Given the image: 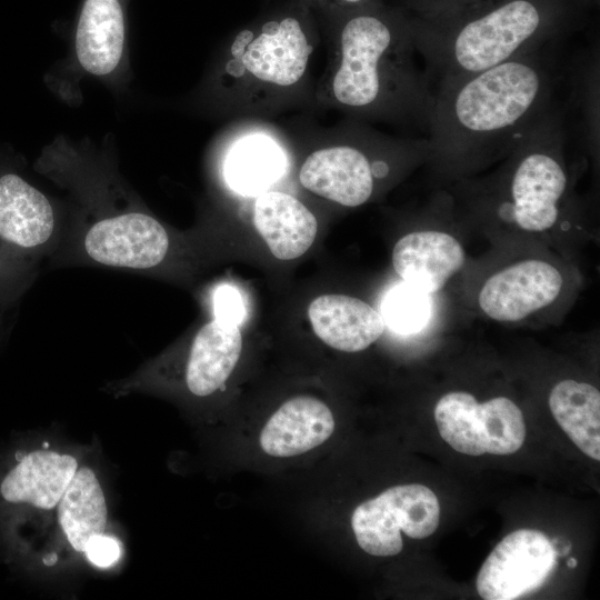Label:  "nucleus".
Here are the masks:
<instances>
[{
  "mask_svg": "<svg viewBox=\"0 0 600 600\" xmlns=\"http://www.w3.org/2000/svg\"><path fill=\"white\" fill-rule=\"evenodd\" d=\"M542 49L438 86L429 153L471 160L512 150L552 110L553 73Z\"/></svg>",
  "mask_w": 600,
  "mask_h": 600,
  "instance_id": "nucleus-1",
  "label": "nucleus"
},
{
  "mask_svg": "<svg viewBox=\"0 0 600 600\" xmlns=\"http://www.w3.org/2000/svg\"><path fill=\"white\" fill-rule=\"evenodd\" d=\"M597 0H486L439 16L409 13L437 87L544 48L577 29Z\"/></svg>",
  "mask_w": 600,
  "mask_h": 600,
  "instance_id": "nucleus-2",
  "label": "nucleus"
},
{
  "mask_svg": "<svg viewBox=\"0 0 600 600\" xmlns=\"http://www.w3.org/2000/svg\"><path fill=\"white\" fill-rule=\"evenodd\" d=\"M339 17L333 99L363 116L412 122L428 130L433 89L416 64L408 11L376 1L334 11Z\"/></svg>",
  "mask_w": 600,
  "mask_h": 600,
  "instance_id": "nucleus-3",
  "label": "nucleus"
},
{
  "mask_svg": "<svg viewBox=\"0 0 600 600\" xmlns=\"http://www.w3.org/2000/svg\"><path fill=\"white\" fill-rule=\"evenodd\" d=\"M566 140L559 112L553 109L513 147L512 164L498 207L519 228L541 232L552 228L568 191L562 162Z\"/></svg>",
  "mask_w": 600,
  "mask_h": 600,
  "instance_id": "nucleus-4",
  "label": "nucleus"
},
{
  "mask_svg": "<svg viewBox=\"0 0 600 600\" xmlns=\"http://www.w3.org/2000/svg\"><path fill=\"white\" fill-rule=\"evenodd\" d=\"M312 44L302 9L274 13L241 30L230 47V71L257 84L294 86L303 77Z\"/></svg>",
  "mask_w": 600,
  "mask_h": 600,
  "instance_id": "nucleus-5",
  "label": "nucleus"
},
{
  "mask_svg": "<svg viewBox=\"0 0 600 600\" xmlns=\"http://www.w3.org/2000/svg\"><path fill=\"white\" fill-rule=\"evenodd\" d=\"M440 507L428 487L411 483L387 489L359 504L351 527L359 547L376 557H392L403 548L400 531L424 539L438 528Z\"/></svg>",
  "mask_w": 600,
  "mask_h": 600,
  "instance_id": "nucleus-6",
  "label": "nucleus"
},
{
  "mask_svg": "<svg viewBox=\"0 0 600 600\" xmlns=\"http://www.w3.org/2000/svg\"><path fill=\"white\" fill-rule=\"evenodd\" d=\"M56 232L49 199L18 174L0 176V272L28 269L49 250Z\"/></svg>",
  "mask_w": 600,
  "mask_h": 600,
  "instance_id": "nucleus-7",
  "label": "nucleus"
},
{
  "mask_svg": "<svg viewBox=\"0 0 600 600\" xmlns=\"http://www.w3.org/2000/svg\"><path fill=\"white\" fill-rule=\"evenodd\" d=\"M552 542L541 531L520 529L506 536L491 551L477 577L484 600H512L537 589L556 563Z\"/></svg>",
  "mask_w": 600,
  "mask_h": 600,
  "instance_id": "nucleus-8",
  "label": "nucleus"
},
{
  "mask_svg": "<svg viewBox=\"0 0 600 600\" xmlns=\"http://www.w3.org/2000/svg\"><path fill=\"white\" fill-rule=\"evenodd\" d=\"M390 170L382 158H371L354 144L322 148L303 161L299 181L310 192L343 207H359L372 196L376 179Z\"/></svg>",
  "mask_w": 600,
  "mask_h": 600,
  "instance_id": "nucleus-9",
  "label": "nucleus"
},
{
  "mask_svg": "<svg viewBox=\"0 0 600 600\" xmlns=\"http://www.w3.org/2000/svg\"><path fill=\"white\" fill-rule=\"evenodd\" d=\"M562 276L552 264L530 259L491 276L479 293V306L497 321H518L550 304L560 293Z\"/></svg>",
  "mask_w": 600,
  "mask_h": 600,
  "instance_id": "nucleus-10",
  "label": "nucleus"
},
{
  "mask_svg": "<svg viewBox=\"0 0 600 600\" xmlns=\"http://www.w3.org/2000/svg\"><path fill=\"white\" fill-rule=\"evenodd\" d=\"M464 263V251L451 234L436 230L414 231L396 243L392 264L403 282L427 293L444 287Z\"/></svg>",
  "mask_w": 600,
  "mask_h": 600,
  "instance_id": "nucleus-11",
  "label": "nucleus"
},
{
  "mask_svg": "<svg viewBox=\"0 0 600 600\" xmlns=\"http://www.w3.org/2000/svg\"><path fill=\"white\" fill-rule=\"evenodd\" d=\"M334 418L321 400L299 396L286 401L263 426L259 443L271 457L288 458L308 452L327 441Z\"/></svg>",
  "mask_w": 600,
  "mask_h": 600,
  "instance_id": "nucleus-12",
  "label": "nucleus"
},
{
  "mask_svg": "<svg viewBox=\"0 0 600 600\" xmlns=\"http://www.w3.org/2000/svg\"><path fill=\"white\" fill-rule=\"evenodd\" d=\"M316 336L343 352H358L376 342L384 330L381 314L367 302L344 294H322L309 304Z\"/></svg>",
  "mask_w": 600,
  "mask_h": 600,
  "instance_id": "nucleus-13",
  "label": "nucleus"
},
{
  "mask_svg": "<svg viewBox=\"0 0 600 600\" xmlns=\"http://www.w3.org/2000/svg\"><path fill=\"white\" fill-rule=\"evenodd\" d=\"M253 223L271 253L280 260L306 253L318 231L314 214L296 197L281 191L259 193L253 206Z\"/></svg>",
  "mask_w": 600,
  "mask_h": 600,
  "instance_id": "nucleus-14",
  "label": "nucleus"
},
{
  "mask_svg": "<svg viewBox=\"0 0 600 600\" xmlns=\"http://www.w3.org/2000/svg\"><path fill=\"white\" fill-rule=\"evenodd\" d=\"M242 350L238 326L216 317L196 333L186 367V384L197 397L220 389L232 373Z\"/></svg>",
  "mask_w": 600,
  "mask_h": 600,
  "instance_id": "nucleus-15",
  "label": "nucleus"
},
{
  "mask_svg": "<svg viewBox=\"0 0 600 600\" xmlns=\"http://www.w3.org/2000/svg\"><path fill=\"white\" fill-rule=\"evenodd\" d=\"M124 18L119 0H86L76 30L77 58L87 72L107 76L119 64Z\"/></svg>",
  "mask_w": 600,
  "mask_h": 600,
  "instance_id": "nucleus-16",
  "label": "nucleus"
},
{
  "mask_svg": "<svg viewBox=\"0 0 600 600\" xmlns=\"http://www.w3.org/2000/svg\"><path fill=\"white\" fill-rule=\"evenodd\" d=\"M70 454L33 451L27 454L3 479L1 494L9 502H28L52 509L60 501L77 471Z\"/></svg>",
  "mask_w": 600,
  "mask_h": 600,
  "instance_id": "nucleus-17",
  "label": "nucleus"
},
{
  "mask_svg": "<svg viewBox=\"0 0 600 600\" xmlns=\"http://www.w3.org/2000/svg\"><path fill=\"white\" fill-rule=\"evenodd\" d=\"M550 410L571 441L588 457L600 460V392L593 386L562 380L551 390Z\"/></svg>",
  "mask_w": 600,
  "mask_h": 600,
  "instance_id": "nucleus-18",
  "label": "nucleus"
},
{
  "mask_svg": "<svg viewBox=\"0 0 600 600\" xmlns=\"http://www.w3.org/2000/svg\"><path fill=\"white\" fill-rule=\"evenodd\" d=\"M59 502L61 528L73 549L83 552L88 540L102 534L107 523L104 496L93 471L77 470Z\"/></svg>",
  "mask_w": 600,
  "mask_h": 600,
  "instance_id": "nucleus-19",
  "label": "nucleus"
},
{
  "mask_svg": "<svg viewBox=\"0 0 600 600\" xmlns=\"http://www.w3.org/2000/svg\"><path fill=\"white\" fill-rule=\"evenodd\" d=\"M282 171L278 149L263 140L246 141L234 148L226 163V178L242 194L261 193Z\"/></svg>",
  "mask_w": 600,
  "mask_h": 600,
  "instance_id": "nucleus-20",
  "label": "nucleus"
},
{
  "mask_svg": "<svg viewBox=\"0 0 600 600\" xmlns=\"http://www.w3.org/2000/svg\"><path fill=\"white\" fill-rule=\"evenodd\" d=\"M477 399L468 392H449L437 402L434 420L441 438L468 456L486 453Z\"/></svg>",
  "mask_w": 600,
  "mask_h": 600,
  "instance_id": "nucleus-21",
  "label": "nucleus"
},
{
  "mask_svg": "<svg viewBox=\"0 0 600 600\" xmlns=\"http://www.w3.org/2000/svg\"><path fill=\"white\" fill-rule=\"evenodd\" d=\"M484 451L510 454L518 451L526 438L521 410L506 397L493 398L478 404Z\"/></svg>",
  "mask_w": 600,
  "mask_h": 600,
  "instance_id": "nucleus-22",
  "label": "nucleus"
},
{
  "mask_svg": "<svg viewBox=\"0 0 600 600\" xmlns=\"http://www.w3.org/2000/svg\"><path fill=\"white\" fill-rule=\"evenodd\" d=\"M382 319L393 331L410 334L421 330L430 317V301L427 293L403 282L386 296Z\"/></svg>",
  "mask_w": 600,
  "mask_h": 600,
  "instance_id": "nucleus-23",
  "label": "nucleus"
},
{
  "mask_svg": "<svg viewBox=\"0 0 600 600\" xmlns=\"http://www.w3.org/2000/svg\"><path fill=\"white\" fill-rule=\"evenodd\" d=\"M213 317L239 327L244 320L246 307L237 288L230 284L219 286L212 294Z\"/></svg>",
  "mask_w": 600,
  "mask_h": 600,
  "instance_id": "nucleus-24",
  "label": "nucleus"
},
{
  "mask_svg": "<svg viewBox=\"0 0 600 600\" xmlns=\"http://www.w3.org/2000/svg\"><path fill=\"white\" fill-rule=\"evenodd\" d=\"M486 0H404L402 7L414 16L431 17L450 13Z\"/></svg>",
  "mask_w": 600,
  "mask_h": 600,
  "instance_id": "nucleus-25",
  "label": "nucleus"
},
{
  "mask_svg": "<svg viewBox=\"0 0 600 600\" xmlns=\"http://www.w3.org/2000/svg\"><path fill=\"white\" fill-rule=\"evenodd\" d=\"M83 552L93 564L102 568L114 564L121 554L118 541L102 534L91 537Z\"/></svg>",
  "mask_w": 600,
  "mask_h": 600,
  "instance_id": "nucleus-26",
  "label": "nucleus"
},
{
  "mask_svg": "<svg viewBox=\"0 0 600 600\" xmlns=\"http://www.w3.org/2000/svg\"><path fill=\"white\" fill-rule=\"evenodd\" d=\"M323 4H328L333 11L341 9L353 8L381 0H317Z\"/></svg>",
  "mask_w": 600,
  "mask_h": 600,
  "instance_id": "nucleus-27",
  "label": "nucleus"
},
{
  "mask_svg": "<svg viewBox=\"0 0 600 600\" xmlns=\"http://www.w3.org/2000/svg\"><path fill=\"white\" fill-rule=\"evenodd\" d=\"M567 566L569 568H574L577 567V560L574 558H569L568 561H567Z\"/></svg>",
  "mask_w": 600,
  "mask_h": 600,
  "instance_id": "nucleus-28",
  "label": "nucleus"
}]
</instances>
